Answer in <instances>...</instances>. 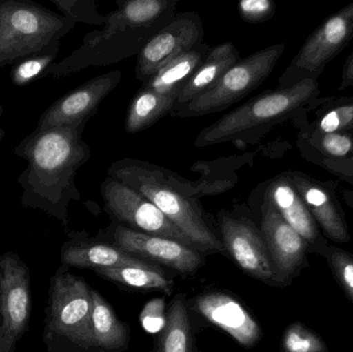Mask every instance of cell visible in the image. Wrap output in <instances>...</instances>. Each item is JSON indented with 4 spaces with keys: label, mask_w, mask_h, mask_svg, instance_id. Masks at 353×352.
I'll use <instances>...</instances> for the list:
<instances>
[{
    "label": "cell",
    "mask_w": 353,
    "mask_h": 352,
    "mask_svg": "<svg viewBox=\"0 0 353 352\" xmlns=\"http://www.w3.org/2000/svg\"><path fill=\"white\" fill-rule=\"evenodd\" d=\"M84 126L35 128L14 148V154L28 163L19 176L21 202L68 223V206L80 200L76 185L79 169L88 163L91 150L83 140Z\"/></svg>",
    "instance_id": "6da1fadb"
},
{
    "label": "cell",
    "mask_w": 353,
    "mask_h": 352,
    "mask_svg": "<svg viewBox=\"0 0 353 352\" xmlns=\"http://www.w3.org/2000/svg\"><path fill=\"white\" fill-rule=\"evenodd\" d=\"M108 177L130 186L150 200L191 240L199 251L225 252L205 217L192 184L171 169L143 159L114 161Z\"/></svg>",
    "instance_id": "7a4b0ae2"
},
{
    "label": "cell",
    "mask_w": 353,
    "mask_h": 352,
    "mask_svg": "<svg viewBox=\"0 0 353 352\" xmlns=\"http://www.w3.org/2000/svg\"><path fill=\"white\" fill-rule=\"evenodd\" d=\"M321 95L319 81L304 80L290 88L267 91L201 130L194 147L259 140L274 126L294 116Z\"/></svg>",
    "instance_id": "3957f363"
},
{
    "label": "cell",
    "mask_w": 353,
    "mask_h": 352,
    "mask_svg": "<svg viewBox=\"0 0 353 352\" xmlns=\"http://www.w3.org/2000/svg\"><path fill=\"white\" fill-rule=\"evenodd\" d=\"M68 269L59 267L50 279L43 343L48 352H97L91 289Z\"/></svg>",
    "instance_id": "277c9868"
},
{
    "label": "cell",
    "mask_w": 353,
    "mask_h": 352,
    "mask_svg": "<svg viewBox=\"0 0 353 352\" xmlns=\"http://www.w3.org/2000/svg\"><path fill=\"white\" fill-rule=\"evenodd\" d=\"M76 23L28 0H0V68L59 49Z\"/></svg>",
    "instance_id": "5b68a950"
},
{
    "label": "cell",
    "mask_w": 353,
    "mask_h": 352,
    "mask_svg": "<svg viewBox=\"0 0 353 352\" xmlns=\"http://www.w3.org/2000/svg\"><path fill=\"white\" fill-rule=\"evenodd\" d=\"M165 25L137 26L128 22L118 8L107 14L103 29L88 33L78 49L52 64L43 76L59 79L91 66L112 65L138 56L149 39Z\"/></svg>",
    "instance_id": "8992f818"
},
{
    "label": "cell",
    "mask_w": 353,
    "mask_h": 352,
    "mask_svg": "<svg viewBox=\"0 0 353 352\" xmlns=\"http://www.w3.org/2000/svg\"><path fill=\"white\" fill-rule=\"evenodd\" d=\"M284 51L285 43H276L241 58L211 89L186 105H176L171 115L179 118L201 117L224 111L261 86Z\"/></svg>",
    "instance_id": "52a82bcc"
},
{
    "label": "cell",
    "mask_w": 353,
    "mask_h": 352,
    "mask_svg": "<svg viewBox=\"0 0 353 352\" xmlns=\"http://www.w3.org/2000/svg\"><path fill=\"white\" fill-rule=\"evenodd\" d=\"M352 39L353 2L330 16L309 35L280 76L278 88H290L304 80L319 81L325 66Z\"/></svg>",
    "instance_id": "ba28073f"
},
{
    "label": "cell",
    "mask_w": 353,
    "mask_h": 352,
    "mask_svg": "<svg viewBox=\"0 0 353 352\" xmlns=\"http://www.w3.org/2000/svg\"><path fill=\"white\" fill-rule=\"evenodd\" d=\"M32 313L31 275L14 252L0 254V352H14Z\"/></svg>",
    "instance_id": "9c48e42d"
},
{
    "label": "cell",
    "mask_w": 353,
    "mask_h": 352,
    "mask_svg": "<svg viewBox=\"0 0 353 352\" xmlns=\"http://www.w3.org/2000/svg\"><path fill=\"white\" fill-rule=\"evenodd\" d=\"M101 194L105 211L123 227L141 233L175 240L196 249L191 240L155 205L130 186L107 177L101 183Z\"/></svg>",
    "instance_id": "30bf717a"
},
{
    "label": "cell",
    "mask_w": 353,
    "mask_h": 352,
    "mask_svg": "<svg viewBox=\"0 0 353 352\" xmlns=\"http://www.w3.org/2000/svg\"><path fill=\"white\" fill-rule=\"evenodd\" d=\"M224 249L253 278L271 285L285 287L270 256L261 229L246 217L222 210L218 214Z\"/></svg>",
    "instance_id": "8fae6325"
},
{
    "label": "cell",
    "mask_w": 353,
    "mask_h": 352,
    "mask_svg": "<svg viewBox=\"0 0 353 352\" xmlns=\"http://www.w3.org/2000/svg\"><path fill=\"white\" fill-rule=\"evenodd\" d=\"M203 20L195 12H176L137 56L136 78L144 84L161 68L203 43Z\"/></svg>",
    "instance_id": "7c38bea8"
},
{
    "label": "cell",
    "mask_w": 353,
    "mask_h": 352,
    "mask_svg": "<svg viewBox=\"0 0 353 352\" xmlns=\"http://www.w3.org/2000/svg\"><path fill=\"white\" fill-rule=\"evenodd\" d=\"M301 156L353 186V132L323 134L309 123L307 107L292 119Z\"/></svg>",
    "instance_id": "4fadbf2b"
},
{
    "label": "cell",
    "mask_w": 353,
    "mask_h": 352,
    "mask_svg": "<svg viewBox=\"0 0 353 352\" xmlns=\"http://www.w3.org/2000/svg\"><path fill=\"white\" fill-rule=\"evenodd\" d=\"M261 231L276 271L288 287L309 267V247L302 236L292 229L261 192Z\"/></svg>",
    "instance_id": "5bb4252c"
},
{
    "label": "cell",
    "mask_w": 353,
    "mask_h": 352,
    "mask_svg": "<svg viewBox=\"0 0 353 352\" xmlns=\"http://www.w3.org/2000/svg\"><path fill=\"white\" fill-rule=\"evenodd\" d=\"M122 72L112 70L95 76L52 103L39 118L37 128L86 126L105 97L121 81Z\"/></svg>",
    "instance_id": "9a60e30c"
},
{
    "label": "cell",
    "mask_w": 353,
    "mask_h": 352,
    "mask_svg": "<svg viewBox=\"0 0 353 352\" xmlns=\"http://www.w3.org/2000/svg\"><path fill=\"white\" fill-rule=\"evenodd\" d=\"M288 174L323 235L336 244L350 243L352 237L337 196V182L321 181L302 171Z\"/></svg>",
    "instance_id": "2e32d148"
},
{
    "label": "cell",
    "mask_w": 353,
    "mask_h": 352,
    "mask_svg": "<svg viewBox=\"0 0 353 352\" xmlns=\"http://www.w3.org/2000/svg\"><path fill=\"white\" fill-rule=\"evenodd\" d=\"M114 245L134 256L161 262L183 275L195 274L203 264L199 250L175 240L149 235L118 225L114 229Z\"/></svg>",
    "instance_id": "e0dca14e"
},
{
    "label": "cell",
    "mask_w": 353,
    "mask_h": 352,
    "mask_svg": "<svg viewBox=\"0 0 353 352\" xmlns=\"http://www.w3.org/2000/svg\"><path fill=\"white\" fill-rule=\"evenodd\" d=\"M263 194L272 203L284 220L307 242L309 253L319 254L329 243L311 216L288 172L263 184Z\"/></svg>",
    "instance_id": "ac0fdd59"
},
{
    "label": "cell",
    "mask_w": 353,
    "mask_h": 352,
    "mask_svg": "<svg viewBox=\"0 0 353 352\" xmlns=\"http://www.w3.org/2000/svg\"><path fill=\"white\" fill-rule=\"evenodd\" d=\"M195 305L208 322L228 333L242 346L251 349L261 340L263 331L259 322L230 296L205 293L197 297Z\"/></svg>",
    "instance_id": "d6986e66"
},
{
    "label": "cell",
    "mask_w": 353,
    "mask_h": 352,
    "mask_svg": "<svg viewBox=\"0 0 353 352\" xmlns=\"http://www.w3.org/2000/svg\"><path fill=\"white\" fill-rule=\"evenodd\" d=\"M70 238V241L64 243L61 248L60 260L62 266L89 269L97 272L144 262L116 245L90 241L82 234L72 233Z\"/></svg>",
    "instance_id": "ffe728a7"
},
{
    "label": "cell",
    "mask_w": 353,
    "mask_h": 352,
    "mask_svg": "<svg viewBox=\"0 0 353 352\" xmlns=\"http://www.w3.org/2000/svg\"><path fill=\"white\" fill-rule=\"evenodd\" d=\"M240 59V52L230 41L212 47L201 65L181 89L175 107L186 105L211 89Z\"/></svg>",
    "instance_id": "44dd1931"
},
{
    "label": "cell",
    "mask_w": 353,
    "mask_h": 352,
    "mask_svg": "<svg viewBox=\"0 0 353 352\" xmlns=\"http://www.w3.org/2000/svg\"><path fill=\"white\" fill-rule=\"evenodd\" d=\"M92 296V332L97 352H121L128 349L130 333L128 324L118 320L111 306L99 291Z\"/></svg>",
    "instance_id": "7402d4cb"
},
{
    "label": "cell",
    "mask_w": 353,
    "mask_h": 352,
    "mask_svg": "<svg viewBox=\"0 0 353 352\" xmlns=\"http://www.w3.org/2000/svg\"><path fill=\"white\" fill-rule=\"evenodd\" d=\"M211 48L203 43L195 49L181 54L145 82L142 88L163 95L179 94L185 83L201 65Z\"/></svg>",
    "instance_id": "603a6c76"
},
{
    "label": "cell",
    "mask_w": 353,
    "mask_h": 352,
    "mask_svg": "<svg viewBox=\"0 0 353 352\" xmlns=\"http://www.w3.org/2000/svg\"><path fill=\"white\" fill-rule=\"evenodd\" d=\"M178 94L163 95L142 88L130 103L125 118V130L128 134H138L154 125L161 118L171 115L176 103Z\"/></svg>",
    "instance_id": "cb8c5ba5"
},
{
    "label": "cell",
    "mask_w": 353,
    "mask_h": 352,
    "mask_svg": "<svg viewBox=\"0 0 353 352\" xmlns=\"http://www.w3.org/2000/svg\"><path fill=\"white\" fill-rule=\"evenodd\" d=\"M314 113L309 123L323 134L353 132V96H332L316 99L307 105Z\"/></svg>",
    "instance_id": "d4e9b609"
},
{
    "label": "cell",
    "mask_w": 353,
    "mask_h": 352,
    "mask_svg": "<svg viewBox=\"0 0 353 352\" xmlns=\"http://www.w3.org/2000/svg\"><path fill=\"white\" fill-rule=\"evenodd\" d=\"M157 352H196L186 298L182 293L172 302L165 328L159 336Z\"/></svg>",
    "instance_id": "484cf974"
},
{
    "label": "cell",
    "mask_w": 353,
    "mask_h": 352,
    "mask_svg": "<svg viewBox=\"0 0 353 352\" xmlns=\"http://www.w3.org/2000/svg\"><path fill=\"white\" fill-rule=\"evenodd\" d=\"M101 278L138 289H157L170 295L173 291V282L165 273L153 265L142 262L138 265L117 267L97 271Z\"/></svg>",
    "instance_id": "4316f807"
},
{
    "label": "cell",
    "mask_w": 353,
    "mask_h": 352,
    "mask_svg": "<svg viewBox=\"0 0 353 352\" xmlns=\"http://www.w3.org/2000/svg\"><path fill=\"white\" fill-rule=\"evenodd\" d=\"M319 256L327 260L336 282L353 304V254L327 244L319 251Z\"/></svg>",
    "instance_id": "83f0119b"
},
{
    "label": "cell",
    "mask_w": 353,
    "mask_h": 352,
    "mask_svg": "<svg viewBox=\"0 0 353 352\" xmlns=\"http://www.w3.org/2000/svg\"><path fill=\"white\" fill-rule=\"evenodd\" d=\"M280 352H330L321 335L302 322H294L284 331Z\"/></svg>",
    "instance_id": "f1b7e54d"
},
{
    "label": "cell",
    "mask_w": 353,
    "mask_h": 352,
    "mask_svg": "<svg viewBox=\"0 0 353 352\" xmlns=\"http://www.w3.org/2000/svg\"><path fill=\"white\" fill-rule=\"evenodd\" d=\"M59 49L30 56L17 62L10 70V80L16 86H26L39 76H43L57 57Z\"/></svg>",
    "instance_id": "f546056e"
},
{
    "label": "cell",
    "mask_w": 353,
    "mask_h": 352,
    "mask_svg": "<svg viewBox=\"0 0 353 352\" xmlns=\"http://www.w3.org/2000/svg\"><path fill=\"white\" fill-rule=\"evenodd\" d=\"M62 12L74 23L82 22L90 25H103L107 14L97 12L94 2L89 0H51Z\"/></svg>",
    "instance_id": "4dcf8cb0"
},
{
    "label": "cell",
    "mask_w": 353,
    "mask_h": 352,
    "mask_svg": "<svg viewBox=\"0 0 353 352\" xmlns=\"http://www.w3.org/2000/svg\"><path fill=\"white\" fill-rule=\"evenodd\" d=\"M238 10L241 18L247 23L261 24L275 14L276 4L271 0H242Z\"/></svg>",
    "instance_id": "1f68e13d"
},
{
    "label": "cell",
    "mask_w": 353,
    "mask_h": 352,
    "mask_svg": "<svg viewBox=\"0 0 353 352\" xmlns=\"http://www.w3.org/2000/svg\"><path fill=\"white\" fill-rule=\"evenodd\" d=\"M143 328L149 333H157L165 328V300L154 299L149 302L140 316Z\"/></svg>",
    "instance_id": "d6a6232c"
},
{
    "label": "cell",
    "mask_w": 353,
    "mask_h": 352,
    "mask_svg": "<svg viewBox=\"0 0 353 352\" xmlns=\"http://www.w3.org/2000/svg\"><path fill=\"white\" fill-rule=\"evenodd\" d=\"M353 86V49L352 54L348 56L347 60L344 63L342 70L341 82H340L338 90L342 91Z\"/></svg>",
    "instance_id": "836d02e7"
},
{
    "label": "cell",
    "mask_w": 353,
    "mask_h": 352,
    "mask_svg": "<svg viewBox=\"0 0 353 352\" xmlns=\"http://www.w3.org/2000/svg\"><path fill=\"white\" fill-rule=\"evenodd\" d=\"M342 196H343L344 200H345L347 206L352 209L353 212V190L344 189L342 190Z\"/></svg>",
    "instance_id": "e575fe53"
},
{
    "label": "cell",
    "mask_w": 353,
    "mask_h": 352,
    "mask_svg": "<svg viewBox=\"0 0 353 352\" xmlns=\"http://www.w3.org/2000/svg\"><path fill=\"white\" fill-rule=\"evenodd\" d=\"M4 136H6V132H4V130H1V128H0V141L4 138Z\"/></svg>",
    "instance_id": "d590c367"
},
{
    "label": "cell",
    "mask_w": 353,
    "mask_h": 352,
    "mask_svg": "<svg viewBox=\"0 0 353 352\" xmlns=\"http://www.w3.org/2000/svg\"><path fill=\"white\" fill-rule=\"evenodd\" d=\"M3 112H4L3 107H2L1 105H0V117H1L2 114H3Z\"/></svg>",
    "instance_id": "8d00e7d4"
},
{
    "label": "cell",
    "mask_w": 353,
    "mask_h": 352,
    "mask_svg": "<svg viewBox=\"0 0 353 352\" xmlns=\"http://www.w3.org/2000/svg\"><path fill=\"white\" fill-rule=\"evenodd\" d=\"M352 49H353V48H352Z\"/></svg>",
    "instance_id": "74e56055"
}]
</instances>
